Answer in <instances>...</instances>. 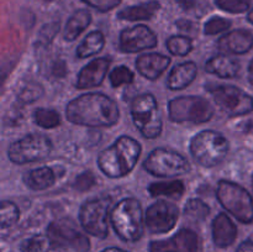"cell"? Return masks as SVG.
<instances>
[{"label":"cell","mask_w":253,"mask_h":252,"mask_svg":"<svg viewBox=\"0 0 253 252\" xmlns=\"http://www.w3.org/2000/svg\"><path fill=\"white\" fill-rule=\"evenodd\" d=\"M229 141L222 133L214 130H204L190 140V155L195 162L204 168L220 165L229 152Z\"/></svg>","instance_id":"4"},{"label":"cell","mask_w":253,"mask_h":252,"mask_svg":"<svg viewBox=\"0 0 253 252\" xmlns=\"http://www.w3.org/2000/svg\"><path fill=\"white\" fill-rule=\"evenodd\" d=\"M210 214V208L202 199L193 198L188 200L184 207V215L193 221H203Z\"/></svg>","instance_id":"28"},{"label":"cell","mask_w":253,"mask_h":252,"mask_svg":"<svg viewBox=\"0 0 253 252\" xmlns=\"http://www.w3.org/2000/svg\"><path fill=\"white\" fill-rule=\"evenodd\" d=\"M179 217V209L173 203L158 200L146 210L145 222L152 234H165L175 226Z\"/></svg>","instance_id":"12"},{"label":"cell","mask_w":253,"mask_h":252,"mask_svg":"<svg viewBox=\"0 0 253 252\" xmlns=\"http://www.w3.org/2000/svg\"><path fill=\"white\" fill-rule=\"evenodd\" d=\"M34 120L40 127L54 128L61 124V115L53 109L40 108L35 110Z\"/></svg>","instance_id":"29"},{"label":"cell","mask_w":253,"mask_h":252,"mask_svg":"<svg viewBox=\"0 0 253 252\" xmlns=\"http://www.w3.org/2000/svg\"><path fill=\"white\" fill-rule=\"evenodd\" d=\"M47 234L63 246L72 247L78 252H86L90 247V242L85 235L82 234L76 222L68 217L51 222L47 227Z\"/></svg>","instance_id":"13"},{"label":"cell","mask_w":253,"mask_h":252,"mask_svg":"<svg viewBox=\"0 0 253 252\" xmlns=\"http://www.w3.org/2000/svg\"><path fill=\"white\" fill-rule=\"evenodd\" d=\"M57 175L52 168L43 166V167L35 168L27 170L22 177L25 185L31 190H44L54 184Z\"/></svg>","instance_id":"22"},{"label":"cell","mask_w":253,"mask_h":252,"mask_svg":"<svg viewBox=\"0 0 253 252\" xmlns=\"http://www.w3.org/2000/svg\"><path fill=\"white\" fill-rule=\"evenodd\" d=\"M82 1L88 5V6L98 10V11L106 12L113 10L114 7L119 6V4L123 0H82Z\"/></svg>","instance_id":"38"},{"label":"cell","mask_w":253,"mask_h":252,"mask_svg":"<svg viewBox=\"0 0 253 252\" xmlns=\"http://www.w3.org/2000/svg\"><path fill=\"white\" fill-rule=\"evenodd\" d=\"M252 182H253V179H252Z\"/></svg>","instance_id":"47"},{"label":"cell","mask_w":253,"mask_h":252,"mask_svg":"<svg viewBox=\"0 0 253 252\" xmlns=\"http://www.w3.org/2000/svg\"><path fill=\"white\" fill-rule=\"evenodd\" d=\"M175 25H177V27L180 30V31L188 32V34H195L198 30L197 25H195L194 22L190 21V20L180 19L175 22Z\"/></svg>","instance_id":"41"},{"label":"cell","mask_w":253,"mask_h":252,"mask_svg":"<svg viewBox=\"0 0 253 252\" xmlns=\"http://www.w3.org/2000/svg\"><path fill=\"white\" fill-rule=\"evenodd\" d=\"M101 252H127V251H124V250L118 249V247H110V249H105Z\"/></svg>","instance_id":"44"},{"label":"cell","mask_w":253,"mask_h":252,"mask_svg":"<svg viewBox=\"0 0 253 252\" xmlns=\"http://www.w3.org/2000/svg\"><path fill=\"white\" fill-rule=\"evenodd\" d=\"M20 250L22 252H67L66 246L44 235H35L24 240Z\"/></svg>","instance_id":"24"},{"label":"cell","mask_w":253,"mask_h":252,"mask_svg":"<svg viewBox=\"0 0 253 252\" xmlns=\"http://www.w3.org/2000/svg\"><path fill=\"white\" fill-rule=\"evenodd\" d=\"M143 168L155 177L173 178L189 172L190 163L184 156L175 151L158 147L148 155L143 162Z\"/></svg>","instance_id":"9"},{"label":"cell","mask_w":253,"mask_h":252,"mask_svg":"<svg viewBox=\"0 0 253 252\" xmlns=\"http://www.w3.org/2000/svg\"><path fill=\"white\" fill-rule=\"evenodd\" d=\"M249 81L253 85V58L252 61L250 62V66H249Z\"/></svg>","instance_id":"43"},{"label":"cell","mask_w":253,"mask_h":252,"mask_svg":"<svg viewBox=\"0 0 253 252\" xmlns=\"http://www.w3.org/2000/svg\"><path fill=\"white\" fill-rule=\"evenodd\" d=\"M199 237L193 230L180 229L174 236L167 240L152 241L150 252H198Z\"/></svg>","instance_id":"15"},{"label":"cell","mask_w":253,"mask_h":252,"mask_svg":"<svg viewBox=\"0 0 253 252\" xmlns=\"http://www.w3.org/2000/svg\"><path fill=\"white\" fill-rule=\"evenodd\" d=\"M185 192L184 182L182 180H166V182L151 183L148 187V193L153 198L166 197L170 199H180Z\"/></svg>","instance_id":"26"},{"label":"cell","mask_w":253,"mask_h":252,"mask_svg":"<svg viewBox=\"0 0 253 252\" xmlns=\"http://www.w3.org/2000/svg\"><path fill=\"white\" fill-rule=\"evenodd\" d=\"M1 211H0V225L1 229H7L11 227L17 222L20 217V210L16 204L12 202H1Z\"/></svg>","instance_id":"31"},{"label":"cell","mask_w":253,"mask_h":252,"mask_svg":"<svg viewBox=\"0 0 253 252\" xmlns=\"http://www.w3.org/2000/svg\"><path fill=\"white\" fill-rule=\"evenodd\" d=\"M111 59L109 57L94 58L79 71L76 88L89 89L99 86L105 79L110 68Z\"/></svg>","instance_id":"16"},{"label":"cell","mask_w":253,"mask_h":252,"mask_svg":"<svg viewBox=\"0 0 253 252\" xmlns=\"http://www.w3.org/2000/svg\"><path fill=\"white\" fill-rule=\"evenodd\" d=\"M232 22L230 20L225 19L221 16H212L211 19L208 20L204 25V34L212 36V35L221 34V32L227 31L231 27Z\"/></svg>","instance_id":"36"},{"label":"cell","mask_w":253,"mask_h":252,"mask_svg":"<svg viewBox=\"0 0 253 252\" xmlns=\"http://www.w3.org/2000/svg\"><path fill=\"white\" fill-rule=\"evenodd\" d=\"M205 71L222 79H231L239 74L240 63L226 54H216L205 63Z\"/></svg>","instance_id":"21"},{"label":"cell","mask_w":253,"mask_h":252,"mask_svg":"<svg viewBox=\"0 0 253 252\" xmlns=\"http://www.w3.org/2000/svg\"><path fill=\"white\" fill-rule=\"evenodd\" d=\"M170 57L162 53H145L136 59V69L143 78L156 81L169 67Z\"/></svg>","instance_id":"18"},{"label":"cell","mask_w":253,"mask_h":252,"mask_svg":"<svg viewBox=\"0 0 253 252\" xmlns=\"http://www.w3.org/2000/svg\"><path fill=\"white\" fill-rule=\"evenodd\" d=\"M111 198H96L88 200L79 210V221L88 234L99 239H105L109 232Z\"/></svg>","instance_id":"11"},{"label":"cell","mask_w":253,"mask_h":252,"mask_svg":"<svg viewBox=\"0 0 253 252\" xmlns=\"http://www.w3.org/2000/svg\"><path fill=\"white\" fill-rule=\"evenodd\" d=\"M236 252H253V241L247 240V241L242 242V244L239 246V249H237Z\"/></svg>","instance_id":"42"},{"label":"cell","mask_w":253,"mask_h":252,"mask_svg":"<svg viewBox=\"0 0 253 252\" xmlns=\"http://www.w3.org/2000/svg\"><path fill=\"white\" fill-rule=\"evenodd\" d=\"M198 74V66L195 62L188 61L177 64L169 72L167 86L170 90H182L193 83Z\"/></svg>","instance_id":"20"},{"label":"cell","mask_w":253,"mask_h":252,"mask_svg":"<svg viewBox=\"0 0 253 252\" xmlns=\"http://www.w3.org/2000/svg\"><path fill=\"white\" fill-rule=\"evenodd\" d=\"M133 72L126 66L115 67L109 73V81L113 88H119L124 84H131L133 82Z\"/></svg>","instance_id":"32"},{"label":"cell","mask_w":253,"mask_h":252,"mask_svg":"<svg viewBox=\"0 0 253 252\" xmlns=\"http://www.w3.org/2000/svg\"><path fill=\"white\" fill-rule=\"evenodd\" d=\"M237 227L226 212H220L212 221V240L219 247H227L236 240Z\"/></svg>","instance_id":"19"},{"label":"cell","mask_w":253,"mask_h":252,"mask_svg":"<svg viewBox=\"0 0 253 252\" xmlns=\"http://www.w3.org/2000/svg\"><path fill=\"white\" fill-rule=\"evenodd\" d=\"M161 9V4L157 0L142 2L138 5H132L118 12V17L125 21H143V20L152 19L156 12Z\"/></svg>","instance_id":"23"},{"label":"cell","mask_w":253,"mask_h":252,"mask_svg":"<svg viewBox=\"0 0 253 252\" xmlns=\"http://www.w3.org/2000/svg\"><path fill=\"white\" fill-rule=\"evenodd\" d=\"M68 73V68L63 59H57L51 66V74L54 78H64Z\"/></svg>","instance_id":"40"},{"label":"cell","mask_w":253,"mask_h":252,"mask_svg":"<svg viewBox=\"0 0 253 252\" xmlns=\"http://www.w3.org/2000/svg\"><path fill=\"white\" fill-rule=\"evenodd\" d=\"M252 0H215V4L219 9L230 14H242L250 9Z\"/></svg>","instance_id":"35"},{"label":"cell","mask_w":253,"mask_h":252,"mask_svg":"<svg viewBox=\"0 0 253 252\" xmlns=\"http://www.w3.org/2000/svg\"><path fill=\"white\" fill-rule=\"evenodd\" d=\"M42 95H43V88L41 84L36 83V82H30L20 90V93L17 94V99L20 103L30 104L36 101Z\"/></svg>","instance_id":"33"},{"label":"cell","mask_w":253,"mask_h":252,"mask_svg":"<svg viewBox=\"0 0 253 252\" xmlns=\"http://www.w3.org/2000/svg\"><path fill=\"white\" fill-rule=\"evenodd\" d=\"M53 150L52 141L41 133H29L11 143L7 157L15 165H26L44 160Z\"/></svg>","instance_id":"10"},{"label":"cell","mask_w":253,"mask_h":252,"mask_svg":"<svg viewBox=\"0 0 253 252\" xmlns=\"http://www.w3.org/2000/svg\"><path fill=\"white\" fill-rule=\"evenodd\" d=\"M205 89L211 94L217 106L230 118L247 115L253 111V98L237 86L209 83L205 85Z\"/></svg>","instance_id":"8"},{"label":"cell","mask_w":253,"mask_h":252,"mask_svg":"<svg viewBox=\"0 0 253 252\" xmlns=\"http://www.w3.org/2000/svg\"><path fill=\"white\" fill-rule=\"evenodd\" d=\"M95 184V177L91 172H83L77 175L73 182V188L77 192H86Z\"/></svg>","instance_id":"37"},{"label":"cell","mask_w":253,"mask_h":252,"mask_svg":"<svg viewBox=\"0 0 253 252\" xmlns=\"http://www.w3.org/2000/svg\"><path fill=\"white\" fill-rule=\"evenodd\" d=\"M247 20L253 25V9L249 12V15H247Z\"/></svg>","instance_id":"45"},{"label":"cell","mask_w":253,"mask_h":252,"mask_svg":"<svg viewBox=\"0 0 253 252\" xmlns=\"http://www.w3.org/2000/svg\"><path fill=\"white\" fill-rule=\"evenodd\" d=\"M91 15L88 10L81 9L77 10L67 21L64 27L63 36L66 41H74L79 37V35L90 25Z\"/></svg>","instance_id":"25"},{"label":"cell","mask_w":253,"mask_h":252,"mask_svg":"<svg viewBox=\"0 0 253 252\" xmlns=\"http://www.w3.org/2000/svg\"><path fill=\"white\" fill-rule=\"evenodd\" d=\"M141 156V145L130 136H120L110 147L101 151L98 166L109 178H123L137 165Z\"/></svg>","instance_id":"2"},{"label":"cell","mask_w":253,"mask_h":252,"mask_svg":"<svg viewBox=\"0 0 253 252\" xmlns=\"http://www.w3.org/2000/svg\"><path fill=\"white\" fill-rule=\"evenodd\" d=\"M214 114V106L203 96L183 95L168 101V115L173 123L204 124Z\"/></svg>","instance_id":"5"},{"label":"cell","mask_w":253,"mask_h":252,"mask_svg":"<svg viewBox=\"0 0 253 252\" xmlns=\"http://www.w3.org/2000/svg\"><path fill=\"white\" fill-rule=\"evenodd\" d=\"M167 49L173 56H187L193 49V41L188 36L174 35L167 40Z\"/></svg>","instance_id":"30"},{"label":"cell","mask_w":253,"mask_h":252,"mask_svg":"<svg viewBox=\"0 0 253 252\" xmlns=\"http://www.w3.org/2000/svg\"><path fill=\"white\" fill-rule=\"evenodd\" d=\"M44 1H52V0H44Z\"/></svg>","instance_id":"46"},{"label":"cell","mask_w":253,"mask_h":252,"mask_svg":"<svg viewBox=\"0 0 253 252\" xmlns=\"http://www.w3.org/2000/svg\"><path fill=\"white\" fill-rule=\"evenodd\" d=\"M131 116L143 137L153 140L162 133V118L153 94L146 93L136 96L131 103Z\"/></svg>","instance_id":"7"},{"label":"cell","mask_w":253,"mask_h":252,"mask_svg":"<svg viewBox=\"0 0 253 252\" xmlns=\"http://www.w3.org/2000/svg\"><path fill=\"white\" fill-rule=\"evenodd\" d=\"M67 120L88 127H110L120 118L115 100L103 93H86L77 96L66 106Z\"/></svg>","instance_id":"1"},{"label":"cell","mask_w":253,"mask_h":252,"mask_svg":"<svg viewBox=\"0 0 253 252\" xmlns=\"http://www.w3.org/2000/svg\"><path fill=\"white\" fill-rule=\"evenodd\" d=\"M179 6L182 7L184 11L187 12H193V14L198 15V11H199L200 7L203 6L204 1L200 2V0H177Z\"/></svg>","instance_id":"39"},{"label":"cell","mask_w":253,"mask_h":252,"mask_svg":"<svg viewBox=\"0 0 253 252\" xmlns=\"http://www.w3.org/2000/svg\"><path fill=\"white\" fill-rule=\"evenodd\" d=\"M216 197L220 204L239 221L251 224L253 221V199L249 192L230 180L221 179L217 183Z\"/></svg>","instance_id":"6"},{"label":"cell","mask_w":253,"mask_h":252,"mask_svg":"<svg viewBox=\"0 0 253 252\" xmlns=\"http://www.w3.org/2000/svg\"><path fill=\"white\" fill-rule=\"evenodd\" d=\"M158 43L155 32L146 25H136L120 32L119 48L124 53H136L155 48Z\"/></svg>","instance_id":"14"},{"label":"cell","mask_w":253,"mask_h":252,"mask_svg":"<svg viewBox=\"0 0 253 252\" xmlns=\"http://www.w3.org/2000/svg\"><path fill=\"white\" fill-rule=\"evenodd\" d=\"M221 51L234 54H245L253 47V34L246 29H237L227 32L217 41Z\"/></svg>","instance_id":"17"},{"label":"cell","mask_w":253,"mask_h":252,"mask_svg":"<svg viewBox=\"0 0 253 252\" xmlns=\"http://www.w3.org/2000/svg\"><path fill=\"white\" fill-rule=\"evenodd\" d=\"M104 46H105V37L103 32L91 31L77 47V57L86 58V57L98 54L104 48Z\"/></svg>","instance_id":"27"},{"label":"cell","mask_w":253,"mask_h":252,"mask_svg":"<svg viewBox=\"0 0 253 252\" xmlns=\"http://www.w3.org/2000/svg\"><path fill=\"white\" fill-rule=\"evenodd\" d=\"M61 29V22L53 21L46 24L42 26V29L40 30L39 37H37L36 46L39 47H47L52 41L54 40V37L57 36V34L59 32Z\"/></svg>","instance_id":"34"},{"label":"cell","mask_w":253,"mask_h":252,"mask_svg":"<svg viewBox=\"0 0 253 252\" xmlns=\"http://www.w3.org/2000/svg\"><path fill=\"white\" fill-rule=\"evenodd\" d=\"M143 212L136 198H124L110 212V222L121 240L135 242L143 234Z\"/></svg>","instance_id":"3"}]
</instances>
